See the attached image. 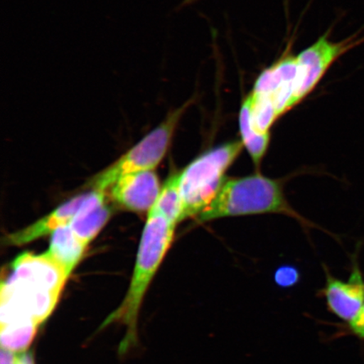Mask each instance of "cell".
<instances>
[{
    "label": "cell",
    "instance_id": "obj_1",
    "mask_svg": "<svg viewBox=\"0 0 364 364\" xmlns=\"http://www.w3.org/2000/svg\"><path fill=\"white\" fill-rule=\"evenodd\" d=\"M10 270L1 283L0 324L33 321L42 325L55 309L70 277L47 252L22 253Z\"/></svg>",
    "mask_w": 364,
    "mask_h": 364
},
{
    "label": "cell",
    "instance_id": "obj_2",
    "mask_svg": "<svg viewBox=\"0 0 364 364\" xmlns=\"http://www.w3.org/2000/svg\"><path fill=\"white\" fill-rule=\"evenodd\" d=\"M176 226L154 209L148 213L146 224L141 237L133 277L124 300L101 326L105 328L113 323L126 326L119 353L124 354L138 341V318L141 304L150 283L169 250L174 239Z\"/></svg>",
    "mask_w": 364,
    "mask_h": 364
},
{
    "label": "cell",
    "instance_id": "obj_3",
    "mask_svg": "<svg viewBox=\"0 0 364 364\" xmlns=\"http://www.w3.org/2000/svg\"><path fill=\"white\" fill-rule=\"evenodd\" d=\"M284 213L291 215L281 186L261 175L225 181L212 203L198 216L199 222L218 218Z\"/></svg>",
    "mask_w": 364,
    "mask_h": 364
},
{
    "label": "cell",
    "instance_id": "obj_4",
    "mask_svg": "<svg viewBox=\"0 0 364 364\" xmlns=\"http://www.w3.org/2000/svg\"><path fill=\"white\" fill-rule=\"evenodd\" d=\"M243 146L242 141L221 145L196 159L181 172L183 220L198 217L215 198L226 181L225 171L237 158Z\"/></svg>",
    "mask_w": 364,
    "mask_h": 364
},
{
    "label": "cell",
    "instance_id": "obj_5",
    "mask_svg": "<svg viewBox=\"0 0 364 364\" xmlns=\"http://www.w3.org/2000/svg\"><path fill=\"white\" fill-rule=\"evenodd\" d=\"M191 103L192 101L170 113L161 124L124 156L95 176L90 181L91 188L107 191L122 176L138 171H154L166 156L176 127Z\"/></svg>",
    "mask_w": 364,
    "mask_h": 364
},
{
    "label": "cell",
    "instance_id": "obj_6",
    "mask_svg": "<svg viewBox=\"0 0 364 364\" xmlns=\"http://www.w3.org/2000/svg\"><path fill=\"white\" fill-rule=\"evenodd\" d=\"M364 43V36H350L334 43L328 35L321 36L311 47L304 50L297 57L298 74L296 79L293 107L311 92L336 61L345 53Z\"/></svg>",
    "mask_w": 364,
    "mask_h": 364
},
{
    "label": "cell",
    "instance_id": "obj_7",
    "mask_svg": "<svg viewBox=\"0 0 364 364\" xmlns=\"http://www.w3.org/2000/svg\"><path fill=\"white\" fill-rule=\"evenodd\" d=\"M298 74L297 57L287 55L264 70L255 84L252 93L272 100L277 115L293 108V98Z\"/></svg>",
    "mask_w": 364,
    "mask_h": 364
},
{
    "label": "cell",
    "instance_id": "obj_8",
    "mask_svg": "<svg viewBox=\"0 0 364 364\" xmlns=\"http://www.w3.org/2000/svg\"><path fill=\"white\" fill-rule=\"evenodd\" d=\"M161 190L154 171H138L122 176L110 188L114 202L127 210L136 213L151 210Z\"/></svg>",
    "mask_w": 364,
    "mask_h": 364
},
{
    "label": "cell",
    "instance_id": "obj_9",
    "mask_svg": "<svg viewBox=\"0 0 364 364\" xmlns=\"http://www.w3.org/2000/svg\"><path fill=\"white\" fill-rule=\"evenodd\" d=\"M329 311L346 322H352L364 306V283L360 271L355 268L347 282L327 275L323 289Z\"/></svg>",
    "mask_w": 364,
    "mask_h": 364
},
{
    "label": "cell",
    "instance_id": "obj_10",
    "mask_svg": "<svg viewBox=\"0 0 364 364\" xmlns=\"http://www.w3.org/2000/svg\"><path fill=\"white\" fill-rule=\"evenodd\" d=\"M85 196V194H81L68 200L33 224L6 235L4 243L12 247H21L45 236L52 235L59 228L70 225L83 202Z\"/></svg>",
    "mask_w": 364,
    "mask_h": 364
},
{
    "label": "cell",
    "instance_id": "obj_11",
    "mask_svg": "<svg viewBox=\"0 0 364 364\" xmlns=\"http://www.w3.org/2000/svg\"><path fill=\"white\" fill-rule=\"evenodd\" d=\"M112 215V209L107 201V191L95 189L86 193L78 211L70 223L75 233L90 245Z\"/></svg>",
    "mask_w": 364,
    "mask_h": 364
},
{
    "label": "cell",
    "instance_id": "obj_12",
    "mask_svg": "<svg viewBox=\"0 0 364 364\" xmlns=\"http://www.w3.org/2000/svg\"><path fill=\"white\" fill-rule=\"evenodd\" d=\"M87 247L88 245L75 233L70 225H65L59 228L51 235L47 252L65 270L68 277H70L73 271L80 262Z\"/></svg>",
    "mask_w": 364,
    "mask_h": 364
},
{
    "label": "cell",
    "instance_id": "obj_13",
    "mask_svg": "<svg viewBox=\"0 0 364 364\" xmlns=\"http://www.w3.org/2000/svg\"><path fill=\"white\" fill-rule=\"evenodd\" d=\"M180 182L181 172L176 173L168 178L162 186L161 193L152 208L175 226L183 220L184 204Z\"/></svg>",
    "mask_w": 364,
    "mask_h": 364
},
{
    "label": "cell",
    "instance_id": "obj_14",
    "mask_svg": "<svg viewBox=\"0 0 364 364\" xmlns=\"http://www.w3.org/2000/svg\"><path fill=\"white\" fill-rule=\"evenodd\" d=\"M252 98L249 95L245 100L240 113V127L244 146L247 149L256 165L260 164L269 144L270 134L255 131L252 124Z\"/></svg>",
    "mask_w": 364,
    "mask_h": 364
},
{
    "label": "cell",
    "instance_id": "obj_15",
    "mask_svg": "<svg viewBox=\"0 0 364 364\" xmlns=\"http://www.w3.org/2000/svg\"><path fill=\"white\" fill-rule=\"evenodd\" d=\"M40 326L33 321L13 322L0 327L1 348L13 353L26 352Z\"/></svg>",
    "mask_w": 364,
    "mask_h": 364
},
{
    "label": "cell",
    "instance_id": "obj_16",
    "mask_svg": "<svg viewBox=\"0 0 364 364\" xmlns=\"http://www.w3.org/2000/svg\"><path fill=\"white\" fill-rule=\"evenodd\" d=\"M252 98V124L260 134L269 133L273 122L279 117L272 100L264 95L250 94Z\"/></svg>",
    "mask_w": 364,
    "mask_h": 364
},
{
    "label": "cell",
    "instance_id": "obj_17",
    "mask_svg": "<svg viewBox=\"0 0 364 364\" xmlns=\"http://www.w3.org/2000/svg\"><path fill=\"white\" fill-rule=\"evenodd\" d=\"M276 284L282 288H290L298 283L299 273L296 268L289 266L282 267L275 272Z\"/></svg>",
    "mask_w": 364,
    "mask_h": 364
},
{
    "label": "cell",
    "instance_id": "obj_18",
    "mask_svg": "<svg viewBox=\"0 0 364 364\" xmlns=\"http://www.w3.org/2000/svg\"><path fill=\"white\" fill-rule=\"evenodd\" d=\"M349 326L355 335L364 340V306L357 317L349 323Z\"/></svg>",
    "mask_w": 364,
    "mask_h": 364
},
{
    "label": "cell",
    "instance_id": "obj_19",
    "mask_svg": "<svg viewBox=\"0 0 364 364\" xmlns=\"http://www.w3.org/2000/svg\"><path fill=\"white\" fill-rule=\"evenodd\" d=\"M17 354L1 348L0 364H16Z\"/></svg>",
    "mask_w": 364,
    "mask_h": 364
},
{
    "label": "cell",
    "instance_id": "obj_20",
    "mask_svg": "<svg viewBox=\"0 0 364 364\" xmlns=\"http://www.w3.org/2000/svg\"><path fill=\"white\" fill-rule=\"evenodd\" d=\"M16 364H35L33 352H23L17 353Z\"/></svg>",
    "mask_w": 364,
    "mask_h": 364
},
{
    "label": "cell",
    "instance_id": "obj_21",
    "mask_svg": "<svg viewBox=\"0 0 364 364\" xmlns=\"http://www.w3.org/2000/svg\"><path fill=\"white\" fill-rule=\"evenodd\" d=\"M196 1H198V0H184V2L182 3L181 6H188V4H193Z\"/></svg>",
    "mask_w": 364,
    "mask_h": 364
}]
</instances>
